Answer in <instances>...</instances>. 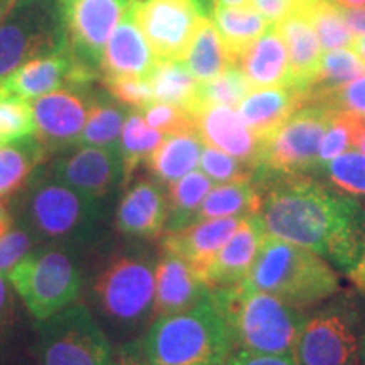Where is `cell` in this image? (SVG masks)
<instances>
[{"mask_svg":"<svg viewBox=\"0 0 365 365\" xmlns=\"http://www.w3.org/2000/svg\"><path fill=\"white\" fill-rule=\"evenodd\" d=\"M269 235L318 254L346 276L365 262V207L309 175H266L254 181Z\"/></svg>","mask_w":365,"mask_h":365,"instance_id":"6da1fadb","label":"cell"},{"mask_svg":"<svg viewBox=\"0 0 365 365\" xmlns=\"http://www.w3.org/2000/svg\"><path fill=\"white\" fill-rule=\"evenodd\" d=\"M140 345L153 365H225L235 350L230 327L212 294L186 312L154 319Z\"/></svg>","mask_w":365,"mask_h":365,"instance_id":"7a4b0ae2","label":"cell"},{"mask_svg":"<svg viewBox=\"0 0 365 365\" xmlns=\"http://www.w3.org/2000/svg\"><path fill=\"white\" fill-rule=\"evenodd\" d=\"M244 281L301 312L325 303L340 291L339 276L330 262L267 232Z\"/></svg>","mask_w":365,"mask_h":365,"instance_id":"3957f363","label":"cell"},{"mask_svg":"<svg viewBox=\"0 0 365 365\" xmlns=\"http://www.w3.org/2000/svg\"><path fill=\"white\" fill-rule=\"evenodd\" d=\"M210 294L230 327L235 349L254 354L294 355L301 328L307 322L304 312L255 289L245 281Z\"/></svg>","mask_w":365,"mask_h":365,"instance_id":"277c9868","label":"cell"},{"mask_svg":"<svg viewBox=\"0 0 365 365\" xmlns=\"http://www.w3.org/2000/svg\"><path fill=\"white\" fill-rule=\"evenodd\" d=\"M65 51L61 0H16L0 24V83L29 59Z\"/></svg>","mask_w":365,"mask_h":365,"instance_id":"5b68a950","label":"cell"},{"mask_svg":"<svg viewBox=\"0 0 365 365\" xmlns=\"http://www.w3.org/2000/svg\"><path fill=\"white\" fill-rule=\"evenodd\" d=\"M7 277L38 322L75 303L83 287L75 255L59 247L31 250Z\"/></svg>","mask_w":365,"mask_h":365,"instance_id":"8992f818","label":"cell"},{"mask_svg":"<svg viewBox=\"0 0 365 365\" xmlns=\"http://www.w3.org/2000/svg\"><path fill=\"white\" fill-rule=\"evenodd\" d=\"M93 294L100 312L113 325H143L154 308L156 262L143 250L115 255L98 274Z\"/></svg>","mask_w":365,"mask_h":365,"instance_id":"52a82bcc","label":"cell"},{"mask_svg":"<svg viewBox=\"0 0 365 365\" xmlns=\"http://www.w3.org/2000/svg\"><path fill=\"white\" fill-rule=\"evenodd\" d=\"M26 218L36 235L53 242L83 244L97 234L102 210L98 200L58 180L33 181L26 198Z\"/></svg>","mask_w":365,"mask_h":365,"instance_id":"ba28073f","label":"cell"},{"mask_svg":"<svg viewBox=\"0 0 365 365\" xmlns=\"http://www.w3.org/2000/svg\"><path fill=\"white\" fill-rule=\"evenodd\" d=\"M331 113L333 108L327 105H303L277 129L262 137L254 181L266 175L314 173L319 144L330 125Z\"/></svg>","mask_w":365,"mask_h":365,"instance_id":"9c48e42d","label":"cell"},{"mask_svg":"<svg viewBox=\"0 0 365 365\" xmlns=\"http://www.w3.org/2000/svg\"><path fill=\"white\" fill-rule=\"evenodd\" d=\"M34 355L41 365H110L113 349L85 304L39 319Z\"/></svg>","mask_w":365,"mask_h":365,"instance_id":"30bf717a","label":"cell"},{"mask_svg":"<svg viewBox=\"0 0 365 365\" xmlns=\"http://www.w3.org/2000/svg\"><path fill=\"white\" fill-rule=\"evenodd\" d=\"M362 323L349 301H331L307 317L294 359L298 365H360Z\"/></svg>","mask_w":365,"mask_h":365,"instance_id":"8fae6325","label":"cell"},{"mask_svg":"<svg viewBox=\"0 0 365 365\" xmlns=\"http://www.w3.org/2000/svg\"><path fill=\"white\" fill-rule=\"evenodd\" d=\"M132 6L158 61H181L215 0H132Z\"/></svg>","mask_w":365,"mask_h":365,"instance_id":"7c38bea8","label":"cell"},{"mask_svg":"<svg viewBox=\"0 0 365 365\" xmlns=\"http://www.w3.org/2000/svg\"><path fill=\"white\" fill-rule=\"evenodd\" d=\"M132 0H61L68 49L86 75L102 76L103 51Z\"/></svg>","mask_w":365,"mask_h":365,"instance_id":"4fadbf2b","label":"cell"},{"mask_svg":"<svg viewBox=\"0 0 365 365\" xmlns=\"http://www.w3.org/2000/svg\"><path fill=\"white\" fill-rule=\"evenodd\" d=\"M93 97L90 85L68 86L33 100L36 135L48 153L78 144Z\"/></svg>","mask_w":365,"mask_h":365,"instance_id":"5bb4252c","label":"cell"},{"mask_svg":"<svg viewBox=\"0 0 365 365\" xmlns=\"http://www.w3.org/2000/svg\"><path fill=\"white\" fill-rule=\"evenodd\" d=\"M53 178L93 200L110 195L127 180L120 150L80 145L59 156L53 164Z\"/></svg>","mask_w":365,"mask_h":365,"instance_id":"9a60e30c","label":"cell"},{"mask_svg":"<svg viewBox=\"0 0 365 365\" xmlns=\"http://www.w3.org/2000/svg\"><path fill=\"white\" fill-rule=\"evenodd\" d=\"M264 235L266 227L259 213L242 217L239 227L202 274L203 284L210 293L234 287L249 276Z\"/></svg>","mask_w":365,"mask_h":365,"instance_id":"2e32d148","label":"cell"},{"mask_svg":"<svg viewBox=\"0 0 365 365\" xmlns=\"http://www.w3.org/2000/svg\"><path fill=\"white\" fill-rule=\"evenodd\" d=\"M95 81L97 78L81 71L73 61L70 51H65L22 63L0 86L21 98L36 100L51 91L68 86H90Z\"/></svg>","mask_w":365,"mask_h":365,"instance_id":"e0dca14e","label":"cell"},{"mask_svg":"<svg viewBox=\"0 0 365 365\" xmlns=\"http://www.w3.org/2000/svg\"><path fill=\"white\" fill-rule=\"evenodd\" d=\"M193 115L195 130L205 144L213 145L257 170L261 140L245 125L234 107L203 105Z\"/></svg>","mask_w":365,"mask_h":365,"instance_id":"ac0fdd59","label":"cell"},{"mask_svg":"<svg viewBox=\"0 0 365 365\" xmlns=\"http://www.w3.org/2000/svg\"><path fill=\"white\" fill-rule=\"evenodd\" d=\"M158 59L145 39L132 2L108 39L103 51L102 78L108 76H137L148 78Z\"/></svg>","mask_w":365,"mask_h":365,"instance_id":"d6986e66","label":"cell"},{"mask_svg":"<svg viewBox=\"0 0 365 365\" xmlns=\"http://www.w3.org/2000/svg\"><path fill=\"white\" fill-rule=\"evenodd\" d=\"M208 296V287L203 284L190 264L180 255L163 250L161 259L156 264L154 319L186 312Z\"/></svg>","mask_w":365,"mask_h":365,"instance_id":"ffe728a7","label":"cell"},{"mask_svg":"<svg viewBox=\"0 0 365 365\" xmlns=\"http://www.w3.org/2000/svg\"><path fill=\"white\" fill-rule=\"evenodd\" d=\"M168 220V198L153 181H137L122 196L115 213V227L122 235L156 239Z\"/></svg>","mask_w":365,"mask_h":365,"instance_id":"44dd1931","label":"cell"},{"mask_svg":"<svg viewBox=\"0 0 365 365\" xmlns=\"http://www.w3.org/2000/svg\"><path fill=\"white\" fill-rule=\"evenodd\" d=\"M240 220L242 217H227L195 222L182 230L166 234L163 239V250L185 259L202 279L205 269L230 239Z\"/></svg>","mask_w":365,"mask_h":365,"instance_id":"7402d4cb","label":"cell"},{"mask_svg":"<svg viewBox=\"0 0 365 365\" xmlns=\"http://www.w3.org/2000/svg\"><path fill=\"white\" fill-rule=\"evenodd\" d=\"M276 26L289 56V86L308 95L317 83L323 56L317 31L303 11L289 14Z\"/></svg>","mask_w":365,"mask_h":365,"instance_id":"603a6c76","label":"cell"},{"mask_svg":"<svg viewBox=\"0 0 365 365\" xmlns=\"http://www.w3.org/2000/svg\"><path fill=\"white\" fill-rule=\"evenodd\" d=\"M240 68L252 88L289 86V56L276 24H271L240 54Z\"/></svg>","mask_w":365,"mask_h":365,"instance_id":"cb8c5ba5","label":"cell"},{"mask_svg":"<svg viewBox=\"0 0 365 365\" xmlns=\"http://www.w3.org/2000/svg\"><path fill=\"white\" fill-rule=\"evenodd\" d=\"M303 105H307V95L301 91L291 86H269L254 88L237 105V112L245 125L261 140Z\"/></svg>","mask_w":365,"mask_h":365,"instance_id":"d4e9b609","label":"cell"},{"mask_svg":"<svg viewBox=\"0 0 365 365\" xmlns=\"http://www.w3.org/2000/svg\"><path fill=\"white\" fill-rule=\"evenodd\" d=\"M203 140L196 132L166 134L149 158V168L156 180L171 185L198 166Z\"/></svg>","mask_w":365,"mask_h":365,"instance_id":"484cf974","label":"cell"},{"mask_svg":"<svg viewBox=\"0 0 365 365\" xmlns=\"http://www.w3.org/2000/svg\"><path fill=\"white\" fill-rule=\"evenodd\" d=\"M46 154L48 149L34 134L0 145V198L24 190Z\"/></svg>","mask_w":365,"mask_h":365,"instance_id":"4316f807","label":"cell"},{"mask_svg":"<svg viewBox=\"0 0 365 365\" xmlns=\"http://www.w3.org/2000/svg\"><path fill=\"white\" fill-rule=\"evenodd\" d=\"M212 21L234 65L240 54L271 26L261 14L250 6H215L212 12Z\"/></svg>","mask_w":365,"mask_h":365,"instance_id":"83f0119b","label":"cell"},{"mask_svg":"<svg viewBox=\"0 0 365 365\" xmlns=\"http://www.w3.org/2000/svg\"><path fill=\"white\" fill-rule=\"evenodd\" d=\"M127 105L120 103L110 93H95L91 102L85 129L76 145H93V148L118 149L125 118L129 115Z\"/></svg>","mask_w":365,"mask_h":365,"instance_id":"f1b7e54d","label":"cell"},{"mask_svg":"<svg viewBox=\"0 0 365 365\" xmlns=\"http://www.w3.org/2000/svg\"><path fill=\"white\" fill-rule=\"evenodd\" d=\"M212 186L213 181L203 171H191L181 180L171 182L166 196L168 220L164 234H173L195 223L198 210Z\"/></svg>","mask_w":365,"mask_h":365,"instance_id":"f546056e","label":"cell"},{"mask_svg":"<svg viewBox=\"0 0 365 365\" xmlns=\"http://www.w3.org/2000/svg\"><path fill=\"white\" fill-rule=\"evenodd\" d=\"M182 61L200 83L217 78L230 66H235L210 17L202 21Z\"/></svg>","mask_w":365,"mask_h":365,"instance_id":"4dcf8cb0","label":"cell"},{"mask_svg":"<svg viewBox=\"0 0 365 365\" xmlns=\"http://www.w3.org/2000/svg\"><path fill=\"white\" fill-rule=\"evenodd\" d=\"M154 102L173 103L193 113L200 81L182 61H158L148 76Z\"/></svg>","mask_w":365,"mask_h":365,"instance_id":"1f68e13d","label":"cell"},{"mask_svg":"<svg viewBox=\"0 0 365 365\" xmlns=\"http://www.w3.org/2000/svg\"><path fill=\"white\" fill-rule=\"evenodd\" d=\"M259 207H261V193L252 181L225 182L208 191L198 210L196 222L259 213Z\"/></svg>","mask_w":365,"mask_h":365,"instance_id":"d6a6232c","label":"cell"},{"mask_svg":"<svg viewBox=\"0 0 365 365\" xmlns=\"http://www.w3.org/2000/svg\"><path fill=\"white\" fill-rule=\"evenodd\" d=\"M163 139V132L149 127L148 122L144 120L143 113L129 112L124 129H122L120 145H118L122 161H124L127 180L140 163L149 161V158L153 156V153L161 144Z\"/></svg>","mask_w":365,"mask_h":365,"instance_id":"836d02e7","label":"cell"},{"mask_svg":"<svg viewBox=\"0 0 365 365\" xmlns=\"http://www.w3.org/2000/svg\"><path fill=\"white\" fill-rule=\"evenodd\" d=\"M303 12L317 31L323 53L339 48H350L355 34L346 24L344 7H340L335 0H317Z\"/></svg>","mask_w":365,"mask_h":365,"instance_id":"e575fe53","label":"cell"},{"mask_svg":"<svg viewBox=\"0 0 365 365\" xmlns=\"http://www.w3.org/2000/svg\"><path fill=\"white\" fill-rule=\"evenodd\" d=\"M364 75L365 63L350 48L325 51L322 56V63H319L317 83L313 85L309 93L339 88V86L350 83V81L357 80Z\"/></svg>","mask_w":365,"mask_h":365,"instance_id":"d590c367","label":"cell"},{"mask_svg":"<svg viewBox=\"0 0 365 365\" xmlns=\"http://www.w3.org/2000/svg\"><path fill=\"white\" fill-rule=\"evenodd\" d=\"M252 85L239 66H230L217 78L198 85L193 113L203 105H227L237 107L252 91Z\"/></svg>","mask_w":365,"mask_h":365,"instance_id":"8d00e7d4","label":"cell"},{"mask_svg":"<svg viewBox=\"0 0 365 365\" xmlns=\"http://www.w3.org/2000/svg\"><path fill=\"white\" fill-rule=\"evenodd\" d=\"M333 188L352 196H365V154L357 149L345 150L318 170Z\"/></svg>","mask_w":365,"mask_h":365,"instance_id":"74e56055","label":"cell"},{"mask_svg":"<svg viewBox=\"0 0 365 365\" xmlns=\"http://www.w3.org/2000/svg\"><path fill=\"white\" fill-rule=\"evenodd\" d=\"M36 134L31 102L0 86V145Z\"/></svg>","mask_w":365,"mask_h":365,"instance_id":"f35d334b","label":"cell"},{"mask_svg":"<svg viewBox=\"0 0 365 365\" xmlns=\"http://www.w3.org/2000/svg\"><path fill=\"white\" fill-rule=\"evenodd\" d=\"M202 171L213 182H249L254 181L255 170L249 164L242 163L230 154L203 143L202 156H200Z\"/></svg>","mask_w":365,"mask_h":365,"instance_id":"ab89813d","label":"cell"},{"mask_svg":"<svg viewBox=\"0 0 365 365\" xmlns=\"http://www.w3.org/2000/svg\"><path fill=\"white\" fill-rule=\"evenodd\" d=\"M143 117L149 127L163 134H178V132H196L195 115L186 108L173 103L153 102L143 108Z\"/></svg>","mask_w":365,"mask_h":365,"instance_id":"60d3db41","label":"cell"},{"mask_svg":"<svg viewBox=\"0 0 365 365\" xmlns=\"http://www.w3.org/2000/svg\"><path fill=\"white\" fill-rule=\"evenodd\" d=\"M308 103L327 105L335 110L365 113V75L339 88L309 93L307 97V105Z\"/></svg>","mask_w":365,"mask_h":365,"instance_id":"b9f144b4","label":"cell"},{"mask_svg":"<svg viewBox=\"0 0 365 365\" xmlns=\"http://www.w3.org/2000/svg\"><path fill=\"white\" fill-rule=\"evenodd\" d=\"M354 149L352 145V130H350L349 120H346L344 110H335L333 108L330 125L323 135L322 144H319V153H318V164L314 173H318L319 168L328 161H331L333 158L340 156L345 150Z\"/></svg>","mask_w":365,"mask_h":365,"instance_id":"7bdbcfd3","label":"cell"},{"mask_svg":"<svg viewBox=\"0 0 365 365\" xmlns=\"http://www.w3.org/2000/svg\"><path fill=\"white\" fill-rule=\"evenodd\" d=\"M105 88L113 98L132 108L148 107L154 102L153 90L148 78H137V76H108L103 78Z\"/></svg>","mask_w":365,"mask_h":365,"instance_id":"ee69618b","label":"cell"},{"mask_svg":"<svg viewBox=\"0 0 365 365\" xmlns=\"http://www.w3.org/2000/svg\"><path fill=\"white\" fill-rule=\"evenodd\" d=\"M33 235L22 228H11L0 237V272L7 274L34 250Z\"/></svg>","mask_w":365,"mask_h":365,"instance_id":"f6af8a7d","label":"cell"},{"mask_svg":"<svg viewBox=\"0 0 365 365\" xmlns=\"http://www.w3.org/2000/svg\"><path fill=\"white\" fill-rule=\"evenodd\" d=\"M249 6L255 9L269 24H277L296 11H307L308 0H250Z\"/></svg>","mask_w":365,"mask_h":365,"instance_id":"bcb514c9","label":"cell"},{"mask_svg":"<svg viewBox=\"0 0 365 365\" xmlns=\"http://www.w3.org/2000/svg\"><path fill=\"white\" fill-rule=\"evenodd\" d=\"M225 365H298L294 355L254 354L249 350L235 349Z\"/></svg>","mask_w":365,"mask_h":365,"instance_id":"7dc6e473","label":"cell"},{"mask_svg":"<svg viewBox=\"0 0 365 365\" xmlns=\"http://www.w3.org/2000/svg\"><path fill=\"white\" fill-rule=\"evenodd\" d=\"M110 365H153L145 357L140 340L127 341L113 350Z\"/></svg>","mask_w":365,"mask_h":365,"instance_id":"c3c4849f","label":"cell"},{"mask_svg":"<svg viewBox=\"0 0 365 365\" xmlns=\"http://www.w3.org/2000/svg\"><path fill=\"white\" fill-rule=\"evenodd\" d=\"M14 317V294L9 286V277L0 272V328L12 322Z\"/></svg>","mask_w":365,"mask_h":365,"instance_id":"681fc988","label":"cell"},{"mask_svg":"<svg viewBox=\"0 0 365 365\" xmlns=\"http://www.w3.org/2000/svg\"><path fill=\"white\" fill-rule=\"evenodd\" d=\"M344 16L355 36H365V7L344 9Z\"/></svg>","mask_w":365,"mask_h":365,"instance_id":"f907efd6","label":"cell"},{"mask_svg":"<svg viewBox=\"0 0 365 365\" xmlns=\"http://www.w3.org/2000/svg\"><path fill=\"white\" fill-rule=\"evenodd\" d=\"M350 49L365 63V36H355Z\"/></svg>","mask_w":365,"mask_h":365,"instance_id":"816d5d0a","label":"cell"},{"mask_svg":"<svg viewBox=\"0 0 365 365\" xmlns=\"http://www.w3.org/2000/svg\"><path fill=\"white\" fill-rule=\"evenodd\" d=\"M250 0H215V6L222 7H242L249 6Z\"/></svg>","mask_w":365,"mask_h":365,"instance_id":"f5cc1de1","label":"cell"},{"mask_svg":"<svg viewBox=\"0 0 365 365\" xmlns=\"http://www.w3.org/2000/svg\"><path fill=\"white\" fill-rule=\"evenodd\" d=\"M344 9H360L365 7V0H335Z\"/></svg>","mask_w":365,"mask_h":365,"instance_id":"db71d44e","label":"cell"},{"mask_svg":"<svg viewBox=\"0 0 365 365\" xmlns=\"http://www.w3.org/2000/svg\"><path fill=\"white\" fill-rule=\"evenodd\" d=\"M14 4H16V0H0V24H2L4 19L7 17V14L12 9Z\"/></svg>","mask_w":365,"mask_h":365,"instance_id":"11a10c76","label":"cell"},{"mask_svg":"<svg viewBox=\"0 0 365 365\" xmlns=\"http://www.w3.org/2000/svg\"><path fill=\"white\" fill-rule=\"evenodd\" d=\"M11 225H12L11 217H0V237L6 234L7 230H11Z\"/></svg>","mask_w":365,"mask_h":365,"instance_id":"9f6ffc18","label":"cell"},{"mask_svg":"<svg viewBox=\"0 0 365 365\" xmlns=\"http://www.w3.org/2000/svg\"><path fill=\"white\" fill-rule=\"evenodd\" d=\"M0 217H11V215H9L7 208L4 207V203H2V202H0Z\"/></svg>","mask_w":365,"mask_h":365,"instance_id":"6f0895ef","label":"cell"},{"mask_svg":"<svg viewBox=\"0 0 365 365\" xmlns=\"http://www.w3.org/2000/svg\"><path fill=\"white\" fill-rule=\"evenodd\" d=\"M314 2H317V0H308V4H309V6H313Z\"/></svg>","mask_w":365,"mask_h":365,"instance_id":"680465c9","label":"cell"}]
</instances>
